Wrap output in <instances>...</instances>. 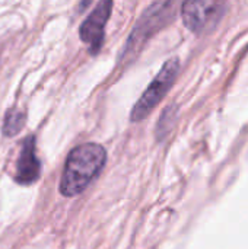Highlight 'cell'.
Listing matches in <instances>:
<instances>
[{
	"instance_id": "cell-1",
	"label": "cell",
	"mask_w": 248,
	"mask_h": 249,
	"mask_svg": "<svg viewBox=\"0 0 248 249\" xmlns=\"http://www.w3.org/2000/svg\"><path fill=\"white\" fill-rule=\"evenodd\" d=\"M107 160L105 149L96 143H85L75 147L64 163L60 181V193L64 197H75L85 191L99 175Z\"/></svg>"
},
{
	"instance_id": "cell-3",
	"label": "cell",
	"mask_w": 248,
	"mask_h": 249,
	"mask_svg": "<svg viewBox=\"0 0 248 249\" xmlns=\"http://www.w3.org/2000/svg\"><path fill=\"white\" fill-rule=\"evenodd\" d=\"M175 1L177 0H158L151 7L146 9V12L142 15L129 38V51L140 48V45L148 38H151L159 29H162L172 19L175 12Z\"/></svg>"
},
{
	"instance_id": "cell-6",
	"label": "cell",
	"mask_w": 248,
	"mask_h": 249,
	"mask_svg": "<svg viewBox=\"0 0 248 249\" xmlns=\"http://www.w3.org/2000/svg\"><path fill=\"white\" fill-rule=\"evenodd\" d=\"M39 174L41 163L35 152V137L28 136L22 143V149L16 162V181L22 185H29L39 178Z\"/></svg>"
},
{
	"instance_id": "cell-5",
	"label": "cell",
	"mask_w": 248,
	"mask_h": 249,
	"mask_svg": "<svg viewBox=\"0 0 248 249\" xmlns=\"http://www.w3.org/2000/svg\"><path fill=\"white\" fill-rule=\"evenodd\" d=\"M113 0H99L91 15L83 20L79 29L80 39L91 47V53L95 54L104 42V28L111 16Z\"/></svg>"
},
{
	"instance_id": "cell-7",
	"label": "cell",
	"mask_w": 248,
	"mask_h": 249,
	"mask_svg": "<svg viewBox=\"0 0 248 249\" xmlns=\"http://www.w3.org/2000/svg\"><path fill=\"white\" fill-rule=\"evenodd\" d=\"M25 125V114L16 108L13 109H9L6 117H4V121H3V134L7 136V137H13L16 136Z\"/></svg>"
},
{
	"instance_id": "cell-4",
	"label": "cell",
	"mask_w": 248,
	"mask_h": 249,
	"mask_svg": "<svg viewBox=\"0 0 248 249\" xmlns=\"http://www.w3.org/2000/svg\"><path fill=\"white\" fill-rule=\"evenodd\" d=\"M225 0H184L181 6V18L184 25L199 34L210 28L224 10Z\"/></svg>"
},
{
	"instance_id": "cell-2",
	"label": "cell",
	"mask_w": 248,
	"mask_h": 249,
	"mask_svg": "<svg viewBox=\"0 0 248 249\" xmlns=\"http://www.w3.org/2000/svg\"><path fill=\"white\" fill-rule=\"evenodd\" d=\"M178 69H180V61L175 57L170 58L162 66V69L159 70L156 77L152 80V83L148 86L145 93L136 102V105L132 111L133 123L145 120L151 114V111L162 101V98L167 95V92L174 85V80L178 74Z\"/></svg>"
}]
</instances>
